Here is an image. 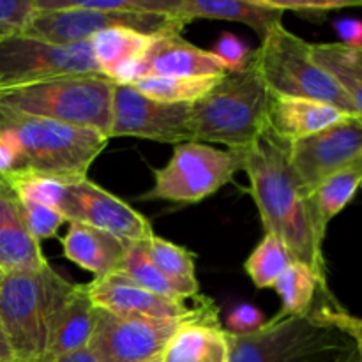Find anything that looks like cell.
<instances>
[{
    "mask_svg": "<svg viewBox=\"0 0 362 362\" xmlns=\"http://www.w3.org/2000/svg\"><path fill=\"white\" fill-rule=\"evenodd\" d=\"M240 156L265 233L281 240L293 262L308 265L327 281L322 243L290 166V144L267 129L240 151Z\"/></svg>",
    "mask_w": 362,
    "mask_h": 362,
    "instance_id": "6da1fadb",
    "label": "cell"
},
{
    "mask_svg": "<svg viewBox=\"0 0 362 362\" xmlns=\"http://www.w3.org/2000/svg\"><path fill=\"white\" fill-rule=\"evenodd\" d=\"M0 134L20 154V170L64 180H80L108 145V138L87 127L0 108Z\"/></svg>",
    "mask_w": 362,
    "mask_h": 362,
    "instance_id": "7a4b0ae2",
    "label": "cell"
},
{
    "mask_svg": "<svg viewBox=\"0 0 362 362\" xmlns=\"http://www.w3.org/2000/svg\"><path fill=\"white\" fill-rule=\"evenodd\" d=\"M271 99L253 62L226 73L205 98L191 105L194 141L244 151L269 129Z\"/></svg>",
    "mask_w": 362,
    "mask_h": 362,
    "instance_id": "3957f363",
    "label": "cell"
},
{
    "mask_svg": "<svg viewBox=\"0 0 362 362\" xmlns=\"http://www.w3.org/2000/svg\"><path fill=\"white\" fill-rule=\"evenodd\" d=\"M113 87L112 78L95 73L7 85L0 87V108L87 127L108 138Z\"/></svg>",
    "mask_w": 362,
    "mask_h": 362,
    "instance_id": "277c9868",
    "label": "cell"
},
{
    "mask_svg": "<svg viewBox=\"0 0 362 362\" xmlns=\"http://www.w3.org/2000/svg\"><path fill=\"white\" fill-rule=\"evenodd\" d=\"M73 283L49 264L35 272L7 274L0 286V320L16 362H42L49 327Z\"/></svg>",
    "mask_w": 362,
    "mask_h": 362,
    "instance_id": "5b68a950",
    "label": "cell"
},
{
    "mask_svg": "<svg viewBox=\"0 0 362 362\" xmlns=\"http://www.w3.org/2000/svg\"><path fill=\"white\" fill-rule=\"evenodd\" d=\"M228 334L230 362H343L356 349L352 338L318 317L276 315L258 332Z\"/></svg>",
    "mask_w": 362,
    "mask_h": 362,
    "instance_id": "8992f818",
    "label": "cell"
},
{
    "mask_svg": "<svg viewBox=\"0 0 362 362\" xmlns=\"http://www.w3.org/2000/svg\"><path fill=\"white\" fill-rule=\"evenodd\" d=\"M251 62L272 98H300L327 103L346 115L357 117L338 81L313 60L310 42L278 27L253 49Z\"/></svg>",
    "mask_w": 362,
    "mask_h": 362,
    "instance_id": "52a82bcc",
    "label": "cell"
},
{
    "mask_svg": "<svg viewBox=\"0 0 362 362\" xmlns=\"http://www.w3.org/2000/svg\"><path fill=\"white\" fill-rule=\"evenodd\" d=\"M240 170V151H221L200 141L175 145L170 161L154 170V186L141 200L198 204L232 182Z\"/></svg>",
    "mask_w": 362,
    "mask_h": 362,
    "instance_id": "ba28073f",
    "label": "cell"
},
{
    "mask_svg": "<svg viewBox=\"0 0 362 362\" xmlns=\"http://www.w3.org/2000/svg\"><path fill=\"white\" fill-rule=\"evenodd\" d=\"M187 21L166 14L112 13V11L66 7L55 11H35L20 34L41 39L52 45H76L90 41L99 32L110 28H131L156 37L163 34H180Z\"/></svg>",
    "mask_w": 362,
    "mask_h": 362,
    "instance_id": "9c48e42d",
    "label": "cell"
},
{
    "mask_svg": "<svg viewBox=\"0 0 362 362\" xmlns=\"http://www.w3.org/2000/svg\"><path fill=\"white\" fill-rule=\"evenodd\" d=\"M103 74L90 41L52 45L20 32L0 35V87L69 74Z\"/></svg>",
    "mask_w": 362,
    "mask_h": 362,
    "instance_id": "30bf717a",
    "label": "cell"
},
{
    "mask_svg": "<svg viewBox=\"0 0 362 362\" xmlns=\"http://www.w3.org/2000/svg\"><path fill=\"white\" fill-rule=\"evenodd\" d=\"M182 324L98 308L88 350L98 362H154Z\"/></svg>",
    "mask_w": 362,
    "mask_h": 362,
    "instance_id": "8fae6325",
    "label": "cell"
},
{
    "mask_svg": "<svg viewBox=\"0 0 362 362\" xmlns=\"http://www.w3.org/2000/svg\"><path fill=\"white\" fill-rule=\"evenodd\" d=\"M136 136L158 144L194 141L191 105H170L140 94L133 85L115 83L108 138Z\"/></svg>",
    "mask_w": 362,
    "mask_h": 362,
    "instance_id": "7c38bea8",
    "label": "cell"
},
{
    "mask_svg": "<svg viewBox=\"0 0 362 362\" xmlns=\"http://www.w3.org/2000/svg\"><path fill=\"white\" fill-rule=\"evenodd\" d=\"M362 159V122L349 117L290 145V166L304 198L334 173Z\"/></svg>",
    "mask_w": 362,
    "mask_h": 362,
    "instance_id": "4fadbf2b",
    "label": "cell"
},
{
    "mask_svg": "<svg viewBox=\"0 0 362 362\" xmlns=\"http://www.w3.org/2000/svg\"><path fill=\"white\" fill-rule=\"evenodd\" d=\"M88 296L95 308L122 315L163 318V320L197 322V324H219V310L207 297L191 299H168L141 286L134 285L120 274L92 279L87 285Z\"/></svg>",
    "mask_w": 362,
    "mask_h": 362,
    "instance_id": "5bb4252c",
    "label": "cell"
},
{
    "mask_svg": "<svg viewBox=\"0 0 362 362\" xmlns=\"http://www.w3.org/2000/svg\"><path fill=\"white\" fill-rule=\"evenodd\" d=\"M59 211L67 223L103 230L126 243H144L154 235L147 218L88 177L67 184Z\"/></svg>",
    "mask_w": 362,
    "mask_h": 362,
    "instance_id": "9a60e30c",
    "label": "cell"
},
{
    "mask_svg": "<svg viewBox=\"0 0 362 362\" xmlns=\"http://www.w3.org/2000/svg\"><path fill=\"white\" fill-rule=\"evenodd\" d=\"M225 67L212 52L191 45L180 34H163L151 39L138 59L120 67L115 83H134L148 76H223Z\"/></svg>",
    "mask_w": 362,
    "mask_h": 362,
    "instance_id": "2e32d148",
    "label": "cell"
},
{
    "mask_svg": "<svg viewBox=\"0 0 362 362\" xmlns=\"http://www.w3.org/2000/svg\"><path fill=\"white\" fill-rule=\"evenodd\" d=\"M46 265L41 244L28 230L20 198L0 177V269L7 276L35 272Z\"/></svg>",
    "mask_w": 362,
    "mask_h": 362,
    "instance_id": "e0dca14e",
    "label": "cell"
},
{
    "mask_svg": "<svg viewBox=\"0 0 362 362\" xmlns=\"http://www.w3.org/2000/svg\"><path fill=\"white\" fill-rule=\"evenodd\" d=\"M349 117L345 112L327 103L300 98H272L267 127L276 138L292 145Z\"/></svg>",
    "mask_w": 362,
    "mask_h": 362,
    "instance_id": "ac0fdd59",
    "label": "cell"
},
{
    "mask_svg": "<svg viewBox=\"0 0 362 362\" xmlns=\"http://www.w3.org/2000/svg\"><path fill=\"white\" fill-rule=\"evenodd\" d=\"M60 244L67 260L94 274V279H101L120 271L131 243L92 226L69 223Z\"/></svg>",
    "mask_w": 362,
    "mask_h": 362,
    "instance_id": "d6986e66",
    "label": "cell"
},
{
    "mask_svg": "<svg viewBox=\"0 0 362 362\" xmlns=\"http://www.w3.org/2000/svg\"><path fill=\"white\" fill-rule=\"evenodd\" d=\"M95 313L98 308L88 296L87 285H74L53 317L45 361L88 349Z\"/></svg>",
    "mask_w": 362,
    "mask_h": 362,
    "instance_id": "ffe728a7",
    "label": "cell"
},
{
    "mask_svg": "<svg viewBox=\"0 0 362 362\" xmlns=\"http://www.w3.org/2000/svg\"><path fill=\"white\" fill-rule=\"evenodd\" d=\"M175 16L187 23L197 18L239 21L253 28L264 41L274 28L281 27L285 11L272 7L267 0H179Z\"/></svg>",
    "mask_w": 362,
    "mask_h": 362,
    "instance_id": "44dd1931",
    "label": "cell"
},
{
    "mask_svg": "<svg viewBox=\"0 0 362 362\" xmlns=\"http://www.w3.org/2000/svg\"><path fill=\"white\" fill-rule=\"evenodd\" d=\"M161 362H230L228 334L221 324L187 322L170 339Z\"/></svg>",
    "mask_w": 362,
    "mask_h": 362,
    "instance_id": "7402d4cb",
    "label": "cell"
},
{
    "mask_svg": "<svg viewBox=\"0 0 362 362\" xmlns=\"http://www.w3.org/2000/svg\"><path fill=\"white\" fill-rule=\"evenodd\" d=\"M362 186V159L356 165L329 177L317 189L306 197L308 211L318 240L324 244L327 226L356 197Z\"/></svg>",
    "mask_w": 362,
    "mask_h": 362,
    "instance_id": "603a6c76",
    "label": "cell"
},
{
    "mask_svg": "<svg viewBox=\"0 0 362 362\" xmlns=\"http://www.w3.org/2000/svg\"><path fill=\"white\" fill-rule=\"evenodd\" d=\"M310 52L315 62L338 81L362 122V49L341 42H310Z\"/></svg>",
    "mask_w": 362,
    "mask_h": 362,
    "instance_id": "cb8c5ba5",
    "label": "cell"
},
{
    "mask_svg": "<svg viewBox=\"0 0 362 362\" xmlns=\"http://www.w3.org/2000/svg\"><path fill=\"white\" fill-rule=\"evenodd\" d=\"M148 255L158 271L173 286L177 296L184 300L198 299L202 296L200 285L194 271V258L186 247L177 246L163 237L154 235L148 239Z\"/></svg>",
    "mask_w": 362,
    "mask_h": 362,
    "instance_id": "d4e9b609",
    "label": "cell"
},
{
    "mask_svg": "<svg viewBox=\"0 0 362 362\" xmlns=\"http://www.w3.org/2000/svg\"><path fill=\"white\" fill-rule=\"evenodd\" d=\"M274 290L281 297V317H306L313 308L317 296L327 288V281L322 279L313 269L300 262H292L290 267L276 281Z\"/></svg>",
    "mask_w": 362,
    "mask_h": 362,
    "instance_id": "484cf974",
    "label": "cell"
},
{
    "mask_svg": "<svg viewBox=\"0 0 362 362\" xmlns=\"http://www.w3.org/2000/svg\"><path fill=\"white\" fill-rule=\"evenodd\" d=\"M151 39L131 28H110L94 35L90 45L103 74L113 78L120 67L133 62L144 53Z\"/></svg>",
    "mask_w": 362,
    "mask_h": 362,
    "instance_id": "4316f807",
    "label": "cell"
},
{
    "mask_svg": "<svg viewBox=\"0 0 362 362\" xmlns=\"http://www.w3.org/2000/svg\"><path fill=\"white\" fill-rule=\"evenodd\" d=\"M225 76V74H223ZM221 76H148L134 81L140 94L170 105H193L218 85Z\"/></svg>",
    "mask_w": 362,
    "mask_h": 362,
    "instance_id": "83f0119b",
    "label": "cell"
},
{
    "mask_svg": "<svg viewBox=\"0 0 362 362\" xmlns=\"http://www.w3.org/2000/svg\"><path fill=\"white\" fill-rule=\"evenodd\" d=\"M292 262L285 244L271 233H265L260 244L247 257L244 269L257 288H274L276 281Z\"/></svg>",
    "mask_w": 362,
    "mask_h": 362,
    "instance_id": "f1b7e54d",
    "label": "cell"
},
{
    "mask_svg": "<svg viewBox=\"0 0 362 362\" xmlns=\"http://www.w3.org/2000/svg\"><path fill=\"white\" fill-rule=\"evenodd\" d=\"M147 243L148 240L129 244L122 265H120V271L117 274L124 276L131 283L152 293L168 297V299H180L175 290H173V286L166 281L165 276L158 271L154 262L151 260Z\"/></svg>",
    "mask_w": 362,
    "mask_h": 362,
    "instance_id": "f546056e",
    "label": "cell"
},
{
    "mask_svg": "<svg viewBox=\"0 0 362 362\" xmlns=\"http://www.w3.org/2000/svg\"><path fill=\"white\" fill-rule=\"evenodd\" d=\"M4 179L9 182L20 200L37 202V204L49 205L55 209H59L67 184L74 182V180H64L32 172H13Z\"/></svg>",
    "mask_w": 362,
    "mask_h": 362,
    "instance_id": "4dcf8cb0",
    "label": "cell"
},
{
    "mask_svg": "<svg viewBox=\"0 0 362 362\" xmlns=\"http://www.w3.org/2000/svg\"><path fill=\"white\" fill-rule=\"evenodd\" d=\"M311 310L318 315L320 318H324L325 322L332 324L334 327H338L339 331L345 332L349 338H352V341L356 343L357 352L362 354V318L354 317L349 311L343 310L338 303L334 300V297L331 296L329 290H322L320 296H317L313 308Z\"/></svg>",
    "mask_w": 362,
    "mask_h": 362,
    "instance_id": "1f68e13d",
    "label": "cell"
},
{
    "mask_svg": "<svg viewBox=\"0 0 362 362\" xmlns=\"http://www.w3.org/2000/svg\"><path fill=\"white\" fill-rule=\"evenodd\" d=\"M20 202L21 205H23L28 230H30L32 235H34L35 240H39V243L57 235L60 226L66 223V218H64L62 212H60L59 209L37 204V202Z\"/></svg>",
    "mask_w": 362,
    "mask_h": 362,
    "instance_id": "d6a6232c",
    "label": "cell"
},
{
    "mask_svg": "<svg viewBox=\"0 0 362 362\" xmlns=\"http://www.w3.org/2000/svg\"><path fill=\"white\" fill-rule=\"evenodd\" d=\"M212 55L225 67L226 73H232V71L244 69L251 62L253 49L247 48L246 42L240 37H237L235 34L223 32L218 41H216Z\"/></svg>",
    "mask_w": 362,
    "mask_h": 362,
    "instance_id": "836d02e7",
    "label": "cell"
},
{
    "mask_svg": "<svg viewBox=\"0 0 362 362\" xmlns=\"http://www.w3.org/2000/svg\"><path fill=\"white\" fill-rule=\"evenodd\" d=\"M272 7H278L281 11H293L300 16L320 18L325 16L331 11L345 9V7H362V2H352V0H322V2H308V0H267Z\"/></svg>",
    "mask_w": 362,
    "mask_h": 362,
    "instance_id": "e575fe53",
    "label": "cell"
},
{
    "mask_svg": "<svg viewBox=\"0 0 362 362\" xmlns=\"http://www.w3.org/2000/svg\"><path fill=\"white\" fill-rule=\"evenodd\" d=\"M35 11V0H0V28L4 32H21Z\"/></svg>",
    "mask_w": 362,
    "mask_h": 362,
    "instance_id": "d590c367",
    "label": "cell"
},
{
    "mask_svg": "<svg viewBox=\"0 0 362 362\" xmlns=\"http://www.w3.org/2000/svg\"><path fill=\"white\" fill-rule=\"evenodd\" d=\"M265 325V317L257 306L240 304L233 308L232 313L226 317V332L235 336H246L258 332Z\"/></svg>",
    "mask_w": 362,
    "mask_h": 362,
    "instance_id": "8d00e7d4",
    "label": "cell"
},
{
    "mask_svg": "<svg viewBox=\"0 0 362 362\" xmlns=\"http://www.w3.org/2000/svg\"><path fill=\"white\" fill-rule=\"evenodd\" d=\"M334 30L341 39V45L362 49V20L341 18V20L334 21Z\"/></svg>",
    "mask_w": 362,
    "mask_h": 362,
    "instance_id": "74e56055",
    "label": "cell"
},
{
    "mask_svg": "<svg viewBox=\"0 0 362 362\" xmlns=\"http://www.w3.org/2000/svg\"><path fill=\"white\" fill-rule=\"evenodd\" d=\"M20 154L18 148L14 147L13 141L0 134V177H6L9 173L20 170Z\"/></svg>",
    "mask_w": 362,
    "mask_h": 362,
    "instance_id": "f35d334b",
    "label": "cell"
},
{
    "mask_svg": "<svg viewBox=\"0 0 362 362\" xmlns=\"http://www.w3.org/2000/svg\"><path fill=\"white\" fill-rule=\"evenodd\" d=\"M45 362H98V361H95V357L92 356L90 350L83 349V350H78V352L66 354V356L55 357V359H49Z\"/></svg>",
    "mask_w": 362,
    "mask_h": 362,
    "instance_id": "ab89813d",
    "label": "cell"
},
{
    "mask_svg": "<svg viewBox=\"0 0 362 362\" xmlns=\"http://www.w3.org/2000/svg\"><path fill=\"white\" fill-rule=\"evenodd\" d=\"M0 362H16L14 361L13 350H11L9 339H7L6 331H4L2 320H0Z\"/></svg>",
    "mask_w": 362,
    "mask_h": 362,
    "instance_id": "60d3db41",
    "label": "cell"
},
{
    "mask_svg": "<svg viewBox=\"0 0 362 362\" xmlns=\"http://www.w3.org/2000/svg\"><path fill=\"white\" fill-rule=\"evenodd\" d=\"M343 362H362V354L357 352V349H354L352 352L349 354V357H346Z\"/></svg>",
    "mask_w": 362,
    "mask_h": 362,
    "instance_id": "b9f144b4",
    "label": "cell"
},
{
    "mask_svg": "<svg viewBox=\"0 0 362 362\" xmlns=\"http://www.w3.org/2000/svg\"><path fill=\"white\" fill-rule=\"evenodd\" d=\"M4 278H6V274H4V271H2V269H0V286H2Z\"/></svg>",
    "mask_w": 362,
    "mask_h": 362,
    "instance_id": "7bdbcfd3",
    "label": "cell"
},
{
    "mask_svg": "<svg viewBox=\"0 0 362 362\" xmlns=\"http://www.w3.org/2000/svg\"><path fill=\"white\" fill-rule=\"evenodd\" d=\"M4 34H9V32H4L2 28H0V35H4Z\"/></svg>",
    "mask_w": 362,
    "mask_h": 362,
    "instance_id": "ee69618b",
    "label": "cell"
},
{
    "mask_svg": "<svg viewBox=\"0 0 362 362\" xmlns=\"http://www.w3.org/2000/svg\"><path fill=\"white\" fill-rule=\"evenodd\" d=\"M154 362H161V357H159V359H156Z\"/></svg>",
    "mask_w": 362,
    "mask_h": 362,
    "instance_id": "f6af8a7d",
    "label": "cell"
}]
</instances>
